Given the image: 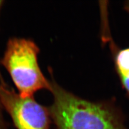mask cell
Listing matches in <instances>:
<instances>
[{"label": "cell", "instance_id": "obj_1", "mask_svg": "<svg viewBox=\"0 0 129 129\" xmlns=\"http://www.w3.org/2000/svg\"><path fill=\"white\" fill-rule=\"evenodd\" d=\"M50 82L53 102L48 109L57 129H128L114 101H88L64 89L53 77Z\"/></svg>", "mask_w": 129, "mask_h": 129}, {"label": "cell", "instance_id": "obj_2", "mask_svg": "<svg viewBox=\"0 0 129 129\" xmlns=\"http://www.w3.org/2000/svg\"><path fill=\"white\" fill-rule=\"evenodd\" d=\"M40 48L33 40L11 38L0 63L4 67L21 96L33 97L37 91L50 89V82L42 72L38 61Z\"/></svg>", "mask_w": 129, "mask_h": 129}, {"label": "cell", "instance_id": "obj_3", "mask_svg": "<svg viewBox=\"0 0 129 129\" xmlns=\"http://www.w3.org/2000/svg\"><path fill=\"white\" fill-rule=\"evenodd\" d=\"M0 101L17 129H49V109L33 97L21 96L4 81H0Z\"/></svg>", "mask_w": 129, "mask_h": 129}, {"label": "cell", "instance_id": "obj_4", "mask_svg": "<svg viewBox=\"0 0 129 129\" xmlns=\"http://www.w3.org/2000/svg\"><path fill=\"white\" fill-rule=\"evenodd\" d=\"M119 78H120L122 87L124 89L127 96L129 98V74L125 76L120 77Z\"/></svg>", "mask_w": 129, "mask_h": 129}, {"label": "cell", "instance_id": "obj_5", "mask_svg": "<svg viewBox=\"0 0 129 129\" xmlns=\"http://www.w3.org/2000/svg\"><path fill=\"white\" fill-rule=\"evenodd\" d=\"M3 108L2 104H1V101H0V129H7L4 118V117H3Z\"/></svg>", "mask_w": 129, "mask_h": 129}, {"label": "cell", "instance_id": "obj_6", "mask_svg": "<svg viewBox=\"0 0 129 129\" xmlns=\"http://www.w3.org/2000/svg\"><path fill=\"white\" fill-rule=\"evenodd\" d=\"M3 3H4V1H3V0H0V10H1V7H2L3 6ZM3 80V78H2V75H1V72H0V80Z\"/></svg>", "mask_w": 129, "mask_h": 129}, {"label": "cell", "instance_id": "obj_7", "mask_svg": "<svg viewBox=\"0 0 129 129\" xmlns=\"http://www.w3.org/2000/svg\"><path fill=\"white\" fill-rule=\"evenodd\" d=\"M125 8L127 10H128L129 12V2H128L127 4L125 5Z\"/></svg>", "mask_w": 129, "mask_h": 129}]
</instances>
